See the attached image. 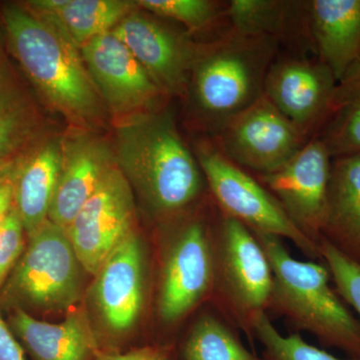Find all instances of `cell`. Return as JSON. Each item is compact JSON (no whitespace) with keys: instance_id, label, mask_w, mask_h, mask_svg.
Masks as SVG:
<instances>
[{"instance_id":"6da1fadb","label":"cell","mask_w":360,"mask_h":360,"mask_svg":"<svg viewBox=\"0 0 360 360\" xmlns=\"http://www.w3.org/2000/svg\"><path fill=\"white\" fill-rule=\"evenodd\" d=\"M115 162L151 212L174 217L198 200L205 177L172 115L151 110L116 129Z\"/></svg>"},{"instance_id":"7a4b0ae2","label":"cell","mask_w":360,"mask_h":360,"mask_svg":"<svg viewBox=\"0 0 360 360\" xmlns=\"http://www.w3.org/2000/svg\"><path fill=\"white\" fill-rule=\"evenodd\" d=\"M2 18L11 52L54 110L82 127L104 118V104L78 45L56 18L6 4Z\"/></svg>"},{"instance_id":"3957f363","label":"cell","mask_w":360,"mask_h":360,"mask_svg":"<svg viewBox=\"0 0 360 360\" xmlns=\"http://www.w3.org/2000/svg\"><path fill=\"white\" fill-rule=\"evenodd\" d=\"M279 40L225 30L214 41L196 47L186 91L205 129L219 134L264 94Z\"/></svg>"},{"instance_id":"277c9868","label":"cell","mask_w":360,"mask_h":360,"mask_svg":"<svg viewBox=\"0 0 360 360\" xmlns=\"http://www.w3.org/2000/svg\"><path fill=\"white\" fill-rule=\"evenodd\" d=\"M255 233V232H253ZM266 253L274 276L269 307L322 345L360 360V321L330 286L324 264L291 257L281 238L255 233Z\"/></svg>"},{"instance_id":"5b68a950","label":"cell","mask_w":360,"mask_h":360,"mask_svg":"<svg viewBox=\"0 0 360 360\" xmlns=\"http://www.w3.org/2000/svg\"><path fill=\"white\" fill-rule=\"evenodd\" d=\"M195 156L222 214L238 220L255 233L290 239L310 259L321 260V245L304 236L269 189L229 160L215 142L200 144Z\"/></svg>"},{"instance_id":"8992f818","label":"cell","mask_w":360,"mask_h":360,"mask_svg":"<svg viewBox=\"0 0 360 360\" xmlns=\"http://www.w3.org/2000/svg\"><path fill=\"white\" fill-rule=\"evenodd\" d=\"M28 238L14 267L9 290L27 304L45 311H65L82 295V271L65 231L47 219Z\"/></svg>"},{"instance_id":"52a82bcc","label":"cell","mask_w":360,"mask_h":360,"mask_svg":"<svg viewBox=\"0 0 360 360\" xmlns=\"http://www.w3.org/2000/svg\"><path fill=\"white\" fill-rule=\"evenodd\" d=\"M214 137L229 160L257 175L283 167L310 141L264 94Z\"/></svg>"},{"instance_id":"ba28073f","label":"cell","mask_w":360,"mask_h":360,"mask_svg":"<svg viewBox=\"0 0 360 360\" xmlns=\"http://www.w3.org/2000/svg\"><path fill=\"white\" fill-rule=\"evenodd\" d=\"M134 191L115 165L66 231L85 271L96 276L108 255L134 231Z\"/></svg>"},{"instance_id":"9c48e42d","label":"cell","mask_w":360,"mask_h":360,"mask_svg":"<svg viewBox=\"0 0 360 360\" xmlns=\"http://www.w3.org/2000/svg\"><path fill=\"white\" fill-rule=\"evenodd\" d=\"M333 158L319 139H311L283 167L257 175L295 226L321 245Z\"/></svg>"},{"instance_id":"30bf717a","label":"cell","mask_w":360,"mask_h":360,"mask_svg":"<svg viewBox=\"0 0 360 360\" xmlns=\"http://www.w3.org/2000/svg\"><path fill=\"white\" fill-rule=\"evenodd\" d=\"M215 271L234 309L250 323L269 307L274 276L266 253L245 224L224 215Z\"/></svg>"},{"instance_id":"8fae6325","label":"cell","mask_w":360,"mask_h":360,"mask_svg":"<svg viewBox=\"0 0 360 360\" xmlns=\"http://www.w3.org/2000/svg\"><path fill=\"white\" fill-rule=\"evenodd\" d=\"M215 257L205 224L181 227L163 265L158 314L167 323L180 321L202 300L214 281Z\"/></svg>"},{"instance_id":"7c38bea8","label":"cell","mask_w":360,"mask_h":360,"mask_svg":"<svg viewBox=\"0 0 360 360\" xmlns=\"http://www.w3.org/2000/svg\"><path fill=\"white\" fill-rule=\"evenodd\" d=\"M80 51L99 96L113 112L153 110L165 94L115 32L94 37Z\"/></svg>"},{"instance_id":"4fadbf2b","label":"cell","mask_w":360,"mask_h":360,"mask_svg":"<svg viewBox=\"0 0 360 360\" xmlns=\"http://www.w3.org/2000/svg\"><path fill=\"white\" fill-rule=\"evenodd\" d=\"M338 80L321 59L278 58L270 66L264 96L309 139L328 112Z\"/></svg>"},{"instance_id":"5bb4252c","label":"cell","mask_w":360,"mask_h":360,"mask_svg":"<svg viewBox=\"0 0 360 360\" xmlns=\"http://www.w3.org/2000/svg\"><path fill=\"white\" fill-rule=\"evenodd\" d=\"M165 94H186L196 45L169 26L132 13L112 30Z\"/></svg>"},{"instance_id":"9a60e30c","label":"cell","mask_w":360,"mask_h":360,"mask_svg":"<svg viewBox=\"0 0 360 360\" xmlns=\"http://www.w3.org/2000/svg\"><path fill=\"white\" fill-rule=\"evenodd\" d=\"M94 300L112 333L129 331L141 316L144 302L143 250L135 231L108 255L96 274Z\"/></svg>"},{"instance_id":"2e32d148","label":"cell","mask_w":360,"mask_h":360,"mask_svg":"<svg viewBox=\"0 0 360 360\" xmlns=\"http://www.w3.org/2000/svg\"><path fill=\"white\" fill-rule=\"evenodd\" d=\"M61 148L60 174L49 219L66 231L116 162L110 146L87 132L66 137L61 141Z\"/></svg>"},{"instance_id":"e0dca14e","label":"cell","mask_w":360,"mask_h":360,"mask_svg":"<svg viewBox=\"0 0 360 360\" xmlns=\"http://www.w3.org/2000/svg\"><path fill=\"white\" fill-rule=\"evenodd\" d=\"M307 23L317 58L340 82L360 60V0L307 2Z\"/></svg>"},{"instance_id":"ac0fdd59","label":"cell","mask_w":360,"mask_h":360,"mask_svg":"<svg viewBox=\"0 0 360 360\" xmlns=\"http://www.w3.org/2000/svg\"><path fill=\"white\" fill-rule=\"evenodd\" d=\"M61 160V141L54 139L32 149L18 160L13 174L4 175L13 184L14 207L27 236L49 219Z\"/></svg>"},{"instance_id":"d6986e66","label":"cell","mask_w":360,"mask_h":360,"mask_svg":"<svg viewBox=\"0 0 360 360\" xmlns=\"http://www.w3.org/2000/svg\"><path fill=\"white\" fill-rule=\"evenodd\" d=\"M321 236L360 264V155L331 161Z\"/></svg>"},{"instance_id":"ffe728a7","label":"cell","mask_w":360,"mask_h":360,"mask_svg":"<svg viewBox=\"0 0 360 360\" xmlns=\"http://www.w3.org/2000/svg\"><path fill=\"white\" fill-rule=\"evenodd\" d=\"M9 321L35 360H90L96 354V338L79 310L70 311L65 321L51 323L16 309Z\"/></svg>"},{"instance_id":"44dd1931","label":"cell","mask_w":360,"mask_h":360,"mask_svg":"<svg viewBox=\"0 0 360 360\" xmlns=\"http://www.w3.org/2000/svg\"><path fill=\"white\" fill-rule=\"evenodd\" d=\"M312 139L331 158L360 155V60L336 84L328 112Z\"/></svg>"},{"instance_id":"7402d4cb","label":"cell","mask_w":360,"mask_h":360,"mask_svg":"<svg viewBox=\"0 0 360 360\" xmlns=\"http://www.w3.org/2000/svg\"><path fill=\"white\" fill-rule=\"evenodd\" d=\"M39 132L32 104L0 68V167L30 148Z\"/></svg>"},{"instance_id":"603a6c76","label":"cell","mask_w":360,"mask_h":360,"mask_svg":"<svg viewBox=\"0 0 360 360\" xmlns=\"http://www.w3.org/2000/svg\"><path fill=\"white\" fill-rule=\"evenodd\" d=\"M136 1L127 0H68L52 18L80 49L94 37L112 32L120 21L134 13Z\"/></svg>"},{"instance_id":"cb8c5ba5","label":"cell","mask_w":360,"mask_h":360,"mask_svg":"<svg viewBox=\"0 0 360 360\" xmlns=\"http://www.w3.org/2000/svg\"><path fill=\"white\" fill-rule=\"evenodd\" d=\"M292 2L279 0H231L225 2L224 20L241 34L281 40L288 30Z\"/></svg>"},{"instance_id":"d4e9b609","label":"cell","mask_w":360,"mask_h":360,"mask_svg":"<svg viewBox=\"0 0 360 360\" xmlns=\"http://www.w3.org/2000/svg\"><path fill=\"white\" fill-rule=\"evenodd\" d=\"M184 360H262L245 347L231 330L212 315L200 317L184 343Z\"/></svg>"},{"instance_id":"484cf974","label":"cell","mask_w":360,"mask_h":360,"mask_svg":"<svg viewBox=\"0 0 360 360\" xmlns=\"http://www.w3.org/2000/svg\"><path fill=\"white\" fill-rule=\"evenodd\" d=\"M248 326L264 347L262 360H356L338 359L309 345L300 335H281L265 311L255 315Z\"/></svg>"},{"instance_id":"4316f807","label":"cell","mask_w":360,"mask_h":360,"mask_svg":"<svg viewBox=\"0 0 360 360\" xmlns=\"http://www.w3.org/2000/svg\"><path fill=\"white\" fill-rule=\"evenodd\" d=\"M141 6L161 18L179 21L189 32H198L224 18L225 2L210 0H139Z\"/></svg>"},{"instance_id":"83f0119b","label":"cell","mask_w":360,"mask_h":360,"mask_svg":"<svg viewBox=\"0 0 360 360\" xmlns=\"http://www.w3.org/2000/svg\"><path fill=\"white\" fill-rule=\"evenodd\" d=\"M321 260L330 274L338 295L360 316V264L345 257L328 241H321Z\"/></svg>"},{"instance_id":"f1b7e54d","label":"cell","mask_w":360,"mask_h":360,"mask_svg":"<svg viewBox=\"0 0 360 360\" xmlns=\"http://www.w3.org/2000/svg\"><path fill=\"white\" fill-rule=\"evenodd\" d=\"M25 232L20 215L13 205L0 229V284L6 281L25 252Z\"/></svg>"},{"instance_id":"f546056e","label":"cell","mask_w":360,"mask_h":360,"mask_svg":"<svg viewBox=\"0 0 360 360\" xmlns=\"http://www.w3.org/2000/svg\"><path fill=\"white\" fill-rule=\"evenodd\" d=\"M0 360H26L25 352L13 330L0 314Z\"/></svg>"},{"instance_id":"4dcf8cb0","label":"cell","mask_w":360,"mask_h":360,"mask_svg":"<svg viewBox=\"0 0 360 360\" xmlns=\"http://www.w3.org/2000/svg\"><path fill=\"white\" fill-rule=\"evenodd\" d=\"M94 360H170L167 354L153 347L139 348L125 354L96 355Z\"/></svg>"},{"instance_id":"1f68e13d","label":"cell","mask_w":360,"mask_h":360,"mask_svg":"<svg viewBox=\"0 0 360 360\" xmlns=\"http://www.w3.org/2000/svg\"><path fill=\"white\" fill-rule=\"evenodd\" d=\"M14 205L13 186L11 180L0 176V229Z\"/></svg>"}]
</instances>
